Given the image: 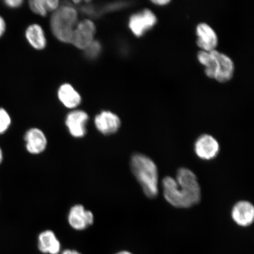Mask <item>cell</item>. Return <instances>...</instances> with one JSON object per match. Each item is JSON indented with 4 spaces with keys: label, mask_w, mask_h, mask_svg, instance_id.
Returning a JSON list of instances; mask_svg holds the SVG:
<instances>
[{
    "label": "cell",
    "mask_w": 254,
    "mask_h": 254,
    "mask_svg": "<svg viewBox=\"0 0 254 254\" xmlns=\"http://www.w3.org/2000/svg\"><path fill=\"white\" fill-rule=\"evenodd\" d=\"M165 199L177 208H190L201 199L199 183H178L173 177H166L162 182Z\"/></svg>",
    "instance_id": "obj_1"
},
{
    "label": "cell",
    "mask_w": 254,
    "mask_h": 254,
    "mask_svg": "<svg viewBox=\"0 0 254 254\" xmlns=\"http://www.w3.org/2000/svg\"><path fill=\"white\" fill-rule=\"evenodd\" d=\"M131 171L148 198L156 197L158 193V173L156 164L150 157L136 153L131 160Z\"/></svg>",
    "instance_id": "obj_2"
},
{
    "label": "cell",
    "mask_w": 254,
    "mask_h": 254,
    "mask_svg": "<svg viewBox=\"0 0 254 254\" xmlns=\"http://www.w3.org/2000/svg\"><path fill=\"white\" fill-rule=\"evenodd\" d=\"M78 23L77 9L70 5L61 6L51 17V30L60 42L71 44L73 33Z\"/></svg>",
    "instance_id": "obj_3"
},
{
    "label": "cell",
    "mask_w": 254,
    "mask_h": 254,
    "mask_svg": "<svg viewBox=\"0 0 254 254\" xmlns=\"http://www.w3.org/2000/svg\"><path fill=\"white\" fill-rule=\"evenodd\" d=\"M96 27L89 19L78 22L73 33L71 44L79 50H85L95 40Z\"/></svg>",
    "instance_id": "obj_4"
},
{
    "label": "cell",
    "mask_w": 254,
    "mask_h": 254,
    "mask_svg": "<svg viewBox=\"0 0 254 254\" xmlns=\"http://www.w3.org/2000/svg\"><path fill=\"white\" fill-rule=\"evenodd\" d=\"M156 15L150 9L133 14L129 18L128 27L136 37H141L156 24Z\"/></svg>",
    "instance_id": "obj_5"
},
{
    "label": "cell",
    "mask_w": 254,
    "mask_h": 254,
    "mask_svg": "<svg viewBox=\"0 0 254 254\" xmlns=\"http://www.w3.org/2000/svg\"><path fill=\"white\" fill-rule=\"evenodd\" d=\"M68 222L73 230L84 231L94 222V215L81 204H76L69 209Z\"/></svg>",
    "instance_id": "obj_6"
},
{
    "label": "cell",
    "mask_w": 254,
    "mask_h": 254,
    "mask_svg": "<svg viewBox=\"0 0 254 254\" xmlns=\"http://www.w3.org/2000/svg\"><path fill=\"white\" fill-rule=\"evenodd\" d=\"M89 116L84 111L75 110L67 114L65 119V125L69 134L73 137H84L87 133V125Z\"/></svg>",
    "instance_id": "obj_7"
},
{
    "label": "cell",
    "mask_w": 254,
    "mask_h": 254,
    "mask_svg": "<svg viewBox=\"0 0 254 254\" xmlns=\"http://www.w3.org/2000/svg\"><path fill=\"white\" fill-rule=\"evenodd\" d=\"M196 155L204 160H211L217 156L220 145L214 136L203 134L196 139L194 145Z\"/></svg>",
    "instance_id": "obj_8"
},
{
    "label": "cell",
    "mask_w": 254,
    "mask_h": 254,
    "mask_svg": "<svg viewBox=\"0 0 254 254\" xmlns=\"http://www.w3.org/2000/svg\"><path fill=\"white\" fill-rule=\"evenodd\" d=\"M121 120L116 114L110 111H103L94 119V125L98 131L105 135L115 134L121 127Z\"/></svg>",
    "instance_id": "obj_9"
},
{
    "label": "cell",
    "mask_w": 254,
    "mask_h": 254,
    "mask_svg": "<svg viewBox=\"0 0 254 254\" xmlns=\"http://www.w3.org/2000/svg\"><path fill=\"white\" fill-rule=\"evenodd\" d=\"M25 147L29 153L38 155L42 153L47 147V138L42 130L31 128L25 132L24 135Z\"/></svg>",
    "instance_id": "obj_10"
},
{
    "label": "cell",
    "mask_w": 254,
    "mask_h": 254,
    "mask_svg": "<svg viewBox=\"0 0 254 254\" xmlns=\"http://www.w3.org/2000/svg\"><path fill=\"white\" fill-rule=\"evenodd\" d=\"M197 35L198 46L205 52H211L216 50L218 45V37L217 33L210 25L205 23L199 24L196 28Z\"/></svg>",
    "instance_id": "obj_11"
},
{
    "label": "cell",
    "mask_w": 254,
    "mask_h": 254,
    "mask_svg": "<svg viewBox=\"0 0 254 254\" xmlns=\"http://www.w3.org/2000/svg\"><path fill=\"white\" fill-rule=\"evenodd\" d=\"M232 218L241 227H249L254 220V207L250 202L241 201L236 203L231 211Z\"/></svg>",
    "instance_id": "obj_12"
},
{
    "label": "cell",
    "mask_w": 254,
    "mask_h": 254,
    "mask_svg": "<svg viewBox=\"0 0 254 254\" xmlns=\"http://www.w3.org/2000/svg\"><path fill=\"white\" fill-rule=\"evenodd\" d=\"M214 55L217 60V71L215 79L221 83L231 80L234 72V64L233 60L225 54L213 50Z\"/></svg>",
    "instance_id": "obj_13"
},
{
    "label": "cell",
    "mask_w": 254,
    "mask_h": 254,
    "mask_svg": "<svg viewBox=\"0 0 254 254\" xmlns=\"http://www.w3.org/2000/svg\"><path fill=\"white\" fill-rule=\"evenodd\" d=\"M37 247L43 254H60L62 252V244L52 230L41 232L38 236Z\"/></svg>",
    "instance_id": "obj_14"
},
{
    "label": "cell",
    "mask_w": 254,
    "mask_h": 254,
    "mask_svg": "<svg viewBox=\"0 0 254 254\" xmlns=\"http://www.w3.org/2000/svg\"><path fill=\"white\" fill-rule=\"evenodd\" d=\"M57 95L63 106L69 109H74L81 103V97L70 84L65 83L59 88Z\"/></svg>",
    "instance_id": "obj_15"
},
{
    "label": "cell",
    "mask_w": 254,
    "mask_h": 254,
    "mask_svg": "<svg viewBox=\"0 0 254 254\" xmlns=\"http://www.w3.org/2000/svg\"><path fill=\"white\" fill-rule=\"evenodd\" d=\"M25 37L30 46L37 50H43L46 47L47 39L43 28L38 24H33L25 31Z\"/></svg>",
    "instance_id": "obj_16"
},
{
    "label": "cell",
    "mask_w": 254,
    "mask_h": 254,
    "mask_svg": "<svg viewBox=\"0 0 254 254\" xmlns=\"http://www.w3.org/2000/svg\"><path fill=\"white\" fill-rule=\"evenodd\" d=\"M198 59L200 63L205 66V73L208 77L214 79L217 71V63L214 55L211 52L200 51L198 54Z\"/></svg>",
    "instance_id": "obj_17"
},
{
    "label": "cell",
    "mask_w": 254,
    "mask_h": 254,
    "mask_svg": "<svg viewBox=\"0 0 254 254\" xmlns=\"http://www.w3.org/2000/svg\"><path fill=\"white\" fill-rule=\"evenodd\" d=\"M30 8L34 13L45 17L49 11H48L46 0H32L29 1Z\"/></svg>",
    "instance_id": "obj_18"
},
{
    "label": "cell",
    "mask_w": 254,
    "mask_h": 254,
    "mask_svg": "<svg viewBox=\"0 0 254 254\" xmlns=\"http://www.w3.org/2000/svg\"><path fill=\"white\" fill-rule=\"evenodd\" d=\"M101 44L99 41L94 40L90 46H89L86 49H85V56L88 57L89 59H94L99 56L101 52Z\"/></svg>",
    "instance_id": "obj_19"
},
{
    "label": "cell",
    "mask_w": 254,
    "mask_h": 254,
    "mask_svg": "<svg viewBox=\"0 0 254 254\" xmlns=\"http://www.w3.org/2000/svg\"><path fill=\"white\" fill-rule=\"evenodd\" d=\"M11 120L7 111L0 109V134H3L10 126Z\"/></svg>",
    "instance_id": "obj_20"
},
{
    "label": "cell",
    "mask_w": 254,
    "mask_h": 254,
    "mask_svg": "<svg viewBox=\"0 0 254 254\" xmlns=\"http://www.w3.org/2000/svg\"><path fill=\"white\" fill-rule=\"evenodd\" d=\"M23 1L21 0H7L5 1V4L11 8L19 7L23 4Z\"/></svg>",
    "instance_id": "obj_21"
},
{
    "label": "cell",
    "mask_w": 254,
    "mask_h": 254,
    "mask_svg": "<svg viewBox=\"0 0 254 254\" xmlns=\"http://www.w3.org/2000/svg\"><path fill=\"white\" fill-rule=\"evenodd\" d=\"M6 28L5 22L1 16H0V37L4 34Z\"/></svg>",
    "instance_id": "obj_22"
},
{
    "label": "cell",
    "mask_w": 254,
    "mask_h": 254,
    "mask_svg": "<svg viewBox=\"0 0 254 254\" xmlns=\"http://www.w3.org/2000/svg\"><path fill=\"white\" fill-rule=\"evenodd\" d=\"M60 254H82L80 252H78V251L74 250V249H65L64 250L62 251L61 253Z\"/></svg>",
    "instance_id": "obj_23"
},
{
    "label": "cell",
    "mask_w": 254,
    "mask_h": 254,
    "mask_svg": "<svg viewBox=\"0 0 254 254\" xmlns=\"http://www.w3.org/2000/svg\"><path fill=\"white\" fill-rule=\"evenodd\" d=\"M152 2L155 4H157L158 5H164L168 4L170 2V1H168V0H156V1H152Z\"/></svg>",
    "instance_id": "obj_24"
},
{
    "label": "cell",
    "mask_w": 254,
    "mask_h": 254,
    "mask_svg": "<svg viewBox=\"0 0 254 254\" xmlns=\"http://www.w3.org/2000/svg\"><path fill=\"white\" fill-rule=\"evenodd\" d=\"M114 254H133L131 252H129V251L122 250V251H120V252H117Z\"/></svg>",
    "instance_id": "obj_25"
},
{
    "label": "cell",
    "mask_w": 254,
    "mask_h": 254,
    "mask_svg": "<svg viewBox=\"0 0 254 254\" xmlns=\"http://www.w3.org/2000/svg\"><path fill=\"white\" fill-rule=\"evenodd\" d=\"M2 160V153L1 148H0V164H1Z\"/></svg>",
    "instance_id": "obj_26"
}]
</instances>
